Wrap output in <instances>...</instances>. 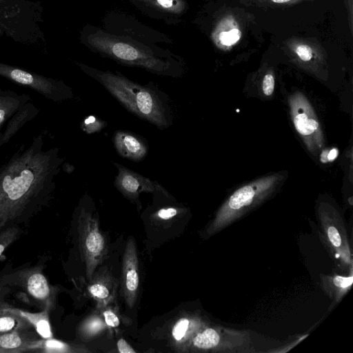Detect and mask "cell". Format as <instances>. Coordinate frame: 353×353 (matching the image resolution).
I'll return each mask as SVG.
<instances>
[{
    "instance_id": "cell-32",
    "label": "cell",
    "mask_w": 353,
    "mask_h": 353,
    "mask_svg": "<svg viewBox=\"0 0 353 353\" xmlns=\"http://www.w3.org/2000/svg\"><path fill=\"white\" fill-rule=\"evenodd\" d=\"M353 282V277H343L341 276H336L333 279L334 284L339 288H347L352 285Z\"/></svg>"
},
{
    "instance_id": "cell-6",
    "label": "cell",
    "mask_w": 353,
    "mask_h": 353,
    "mask_svg": "<svg viewBox=\"0 0 353 353\" xmlns=\"http://www.w3.org/2000/svg\"><path fill=\"white\" fill-rule=\"evenodd\" d=\"M0 76L26 87L55 103L71 99L74 92L69 85L60 79L25 70L18 66L0 62Z\"/></svg>"
},
{
    "instance_id": "cell-25",
    "label": "cell",
    "mask_w": 353,
    "mask_h": 353,
    "mask_svg": "<svg viewBox=\"0 0 353 353\" xmlns=\"http://www.w3.org/2000/svg\"><path fill=\"white\" fill-rule=\"evenodd\" d=\"M248 3L263 7H287L313 0H245Z\"/></svg>"
},
{
    "instance_id": "cell-19",
    "label": "cell",
    "mask_w": 353,
    "mask_h": 353,
    "mask_svg": "<svg viewBox=\"0 0 353 353\" xmlns=\"http://www.w3.org/2000/svg\"><path fill=\"white\" fill-rule=\"evenodd\" d=\"M14 311L26 319L31 325H33L39 334L44 339H50L52 334L51 332L50 324L48 319V310L40 313H29L22 310L13 309Z\"/></svg>"
},
{
    "instance_id": "cell-7",
    "label": "cell",
    "mask_w": 353,
    "mask_h": 353,
    "mask_svg": "<svg viewBox=\"0 0 353 353\" xmlns=\"http://www.w3.org/2000/svg\"><path fill=\"white\" fill-rule=\"evenodd\" d=\"M79 208L78 232L81 252L85 263L86 277L90 281L96 268L103 261L108 248L99 230L97 219L85 205L84 198Z\"/></svg>"
},
{
    "instance_id": "cell-29",
    "label": "cell",
    "mask_w": 353,
    "mask_h": 353,
    "mask_svg": "<svg viewBox=\"0 0 353 353\" xmlns=\"http://www.w3.org/2000/svg\"><path fill=\"white\" fill-rule=\"evenodd\" d=\"M183 209L177 207H164L157 210L154 216L161 220H169L183 212Z\"/></svg>"
},
{
    "instance_id": "cell-13",
    "label": "cell",
    "mask_w": 353,
    "mask_h": 353,
    "mask_svg": "<svg viewBox=\"0 0 353 353\" xmlns=\"http://www.w3.org/2000/svg\"><path fill=\"white\" fill-rule=\"evenodd\" d=\"M293 122L296 131L305 139H315L319 133V123L311 107L302 97H296L292 103Z\"/></svg>"
},
{
    "instance_id": "cell-10",
    "label": "cell",
    "mask_w": 353,
    "mask_h": 353,
    "mask_svg": "<svg viewBox=\"0 0 353 353\" xmlns=\"http://www.w3.org/2000/svg\"><path fill=\"white\" fill-rule=\"evenodd\" d=\"M284 46L293 59L303 65H316L326 57L324 48L315 39L292 37L285 41Z\"/></svg>"
},
{
    "instance_id": "cell-4",
    "label": "cell",
    "mask_w": 353,
    "mask_h": 353,
    "mask_svg": "<svg viewBox=\"0 0 353 353\" xmlns=\"http://www.w3.org/2000/svg\"><path fill=\"white\" fill-rule=\"evenodd\" d=\"M39 1L0 0V37L28 46L46 43Z\"/></svg>"
},
{
    "instance_id": "cell-5",
    "label": "cell",
    "mask_w": 353,
    "mask_h": 353,
    "mask_svg": "<svg viewBox=\"0 0 353 353\" xmlns=\"http://www.w3.org/2000/svg\"><path fill=\"white\" fill-rule=\"evenodd\" d=\"M39 112L28 94L0 88V148Z\"/></svg>"
},
{
    "instance_id": "cell-27",
    "label": "cell",
    "mask_w": 353,
    "mask_h": 353,
    "mask_svg": "<svg viewBox=\"0 0 353 353\" xmlns=\"http://www.w3.org/2000/svg\"><path fill=\"white\" fill-rule=\"evenodd\" d=\"M104 323L97 316L87 320L81 327V332L86 336L94 335L104 328Z\"/></svg>"
},
{
    "instance_id": "cell-33",
    "label": "cell",
    "mask_w": 353,
    "mask_h": 353,
    "mask_svg": "<svg viewBox=\"0 0 353 353\" xmlns=\"http://www.w3.org/2000/svg\"><path fill=\"white\" fill-rule=\"evenodd\" d=\"M117 349L120 353H135L136 351L132 348L128 342L123 339H120L117 341Z\"/></svg>"
},
{
    "instance_id": "cell-14",
    "label": "cell",
    "mask_w": 353,
    "mask_h": 353,
    "mask_svg": "<svg viewBox=\"0 0 353 353\" xmlns=\"http://www.w3.org/2000/svg\"><path fill=\"white\" fill-rule=\"evenodd\" d=\"M43 341L30 337L22 330L0 333V353L41 352Z\"/></svg>"
},
{
    "instance_id": "cell-15",
    "label": "cell",
    "mask_w": 353,
    "mask_h": 353,
    "mask_svg": "<svg viewBox=\"0 0 353 353\" xmlns=\"http://www.w3.org/2000/svg\"><path fill=\"white\" fill-rule=\"evenodd\" d=\"M88 290L96 301L97 307L102 309L114 300L117 283L108 272H101L90 280Z\"/></svg>"
},
{
    "instance_id": "cell-2",
    "label": "cell",
    "mask_w": 353,
    "mask_h": 353,
    "mask_svg": "<svg viewBox=\"0 0 353 353\" xmlns=\"http://www.w3.org/2000/svg\"><path fill=\"white\" fill-rule=\"evenodd\" d=\"M76 64L131 114L159 130H165L173 124L170 97L157 85L152 82L141 85L118 72L100 70L79 62Z\"/></svg>"
},
{
    "instance_id": "cell-1",
    "label": "cell",
    "mask_w": 353,
    "mask_h": 353,
    "mask_svg": "<svg viewBox=\"0 0 353 353\" xmlns=\"http://www.w3.org/2000/svg\"><path fill=\"white\" fill-rule=\"evenodd\" d=\"M64 158L40 133L0 165V231L28 221L49 203Z\"/></svg>"
},
{
    "instance_id": "cell-31",
    "label": "cell",
    "mask_w": 353,
    "mask_h": 353,
    "mask_svg": "<svg viewBox=\"0 0 353 353\" xmlns=\"http://www.w3.org/2000/svg\"><path fill=\"white\" fill-rule=\"evenodd\" d=\"M328 238L332 244L335 247H339L341 244V238L337 229L330 226L327 230Z\"/></svg>"
},
{
    "instance_id": "cell-3",
    "label": "cell",
    "mask_w": 353,
    "mask_h": 353,
    "mask_svg": "<svg viewBox=\"0 0 353 353\" xmlns=\"http://www.w3.org/2000/svg\"><path fill=\"white\" fill-rule=\"evenodd\" d=\"M87 43L98 52L121 64L140 68L161 76H182L180 61L157 54L148 48L140 47L121 37L97 32L87 37Z\"/></svg>"
},
{
    "instance_id": "cell-12",
    "label": "cell",
    "mask_w": 353,
    "mask_h": 353,
    "mask_svg": "<svg viewBox=\"0 0 353 353\" xmlns=\"http://www.w3.org/2000/svg\"><path fill=\"white\" fill-rule=\"evenodd\" d=\"M242 37V30L235 17L227 14L216 23L211 34L214 45L219 49H231Z\"/></svg>"
},
{
    "instance_id": "cell-22",
    "label": "cell",
    "mask_w": 353,
    "mask_h": 353,
    "mask_svg": "<svg viewBox=\"0 0 353 353\" xmlns=\"http://www.w3.org/2000/svg\"><path fill=\"white\" fill-rule=\"evenodd\" d=\"M21 230L16 225L9 226L0 231V256L18 239Z\"/></svg>"
},
{
    "instance_id": "cell-20",
    "label": "cell",
    "mask_w": 353,
    "mask_h": 353,
    "mask_svg": "<svg viewBox=\"0 0 353 353\" xmlns=\"http://www.w3.org/2000/svg\"><path fill=\"white\" fill-rule=\"evenodd\" d=\"M161 12L180 14L186 8L184 0H139Z\"/></svg>"
},
{
    "instance_id": "cell-28",
    "label": "cell",
    "mask_w": 353,
    "mask_h": 353,
    "mask_svg": "<svg viewBox=\"0 0 353 353\" xmlns=\"http://www.w3.org/2000/svg\"><path fill=\"white\" fill-rule=\"evenodd\" d=\"M101 310H103L102 315L103 316L104 321L108 327L114 328L119 325L120 319L117 311L111 307H107V306Z\"/></svg>"
},
{
    "instance_id": "cell-34",
    "label": "cell",
    "mask_w": 353,
    "mask_h": 353,
    "mask_svg": "<svg viewBox=\"0 0 353 353\" xmlns=\"http://www.w3.org/2000/svg\"><path fill=\"white\" fill-rule=\"evenodd\" d=\"M339 151L336 148H332L329 152H323L321 156H326L324 162L332 161H334L338 156Z\"/></svg>"
},
{
    "instance_id": "cell-11",
    "label": "cell",
    "mask_w": 353,
    "mask_h": 353,
    "mask_svg": "<svg viewBox=\"0 0 353 353\" xmlns=\"http://www.w3.org/2000/svg\"><path fill=\"white\" fill-rule=\"evenodd\" d=\"M112 143L121 157L134 162L143 161L148 153V141L141 136L130 131H115Z\"/></svg>"
},
{
    "instance_id": "cell-8",
    "label": "cell",
    "mask_w": 353,
    "mask_h": 353,
    "mask_svg": "<svg viewBox=\"0 0 353 353\" xmlns=\"http://www.w3.org/2000/svg\"><path fill=\"white\" fill-rule=\"evenodd\" d=\"M113 165L118 170L114 185L125 198L135 203L138 208L141 207L139 196L143 192H161L168 198H173L157 181H152L119 163L114 162Z\"/></svg>"
},
{
    "instance_id": "cell-30",
    "label": "cell",
    "mask_w": 353,
    "mask_h": 353,
    "mask_svg": "<svg viewBox=\"0 0 353 353\" xmlns=\"http://www.w3.org/2000/svg\"><path fill=\"white\" fill-rule=\"evenodd\" d=\"M263 92L265 95L270 96L274 88V78L272 72L267 73L263 79Z\"/></svg>"
},
{
    "instance_id": "cell-16",
    "label": "cell",
    "mask_w": 353,
    "mask_h": 353,
    "mask_svg": "<svg viewBox=\"0 0 353 353\" xmlns=\"http://www.w3.org/2000/svg\"><path fill=\"white\" fill-rule=\"evenodd\" d=\"M24 280L28 292L49 310L53 304L54 296L45 276L41 271L32 270L25 274Z\"/></svg>"
},
{
    "instance_id": "cell-21",
    "label": "cell",
    "mask_w": 353,
    "mask_h": 353,
    "mask_svg": "<svg viewBox=\"0 0 353 353\" xmlns=\"http://www.w3.org/2000/svg\"><path fill=\"white\" fill-rule=\"evenodd\" d=\"M220 337L216 330L208 328L197 334L192 340L194 347L199 349H210L215 347L219 342Z\"/></svg>"
},
{
    "instance_id": "cell-26",
    "label": "cell",
    "mask_w": 353,
    "mask_h": 353,
    "mask_svg": "<svg viewBox=\"0 0 353 353\" xmlns=\"http://www.w3.org/2000/svg\"><path fill=\"white\" fill-rule=\"evenodd\" d=\"M67 343L54 339H49L43 341L41 352H71L75 350H72Z\"/></svg>"
},
{
    "instance_id": "cell-23",
    "label": "cell",
    "mask_w": 353,
    "mask_h": 353,
    "mask_svg": "<svg viewBox=\"0 0 353 353\" xmlns=\"http://www.w3.org/2000/svg\"><path fill=\"white\" fill-rule=\"evenodd\" d=\"M190 327V321L185 317L179 319L174 323L172 329V337L176 343H182L189 332Z\"/></svg>"
},
{
    "instance_id": "cell-17",
    "label": "cell",
    "mask_w": 353,
    "mask_h": 353,
    "mask_svg": "<svg viewBox=\"0 0 353 353\" xmlns=\"http://www.w3.org/2000/svg\"><path fill=\"white\" fill-rule=\"evenodd\" d=\"M274 181L275 179L270 178L243 186L230 196L228 201V206L232 210H239L249 205L260 190L270 187Z\"/></svg>"
},
{
    "instance_id": "cell-18",
    "label": "cell",
    "mask_w": 353,
    "mask_h": 353,
    "mask_svg": "<svg viewBox=\"0 0 353 353\" xmlns=\"http://www.w3.org/2000/svg\"><path fill=\"white\" fill-rule=\"evenodd\" d=\"M30 325L26 319L17 314L13 309L0 310V333L23 330L29 328Z\"/></svg>"
},
{
    "instance_id": "cell-9",
    "label": "cell",
    "mask_w": 353,
    "mask_h": 353,
    "mask_svg": "<svg viewBox=\"0 0 353 353\" xmlns=\"http://www.w3.org/2000/svg\"><path fill=\"white\" fill-rule=\"evenodd\" d=\"M122 292L125 303L132 307L137 301L139 286V261L134 240L126 241L122 261Z\"/></svg>"
},
{
    "instance_id": "cell-24",
    "label": "cell",
    "mask_w": 353,
    "mask_h": 353,
    "mask_svg": "<svg viewBox=\"0 0 353 353\" xmlns=\"http://www.w3.org/2000/svg\"><path fill=\"white\" fill-rule=\"evenodd\" d=\"M108 125L107 122L100 118L90 115L86 117L81 123L82 130L87 134H93L101 131Z\"/></svg>"
}]
</instances>
